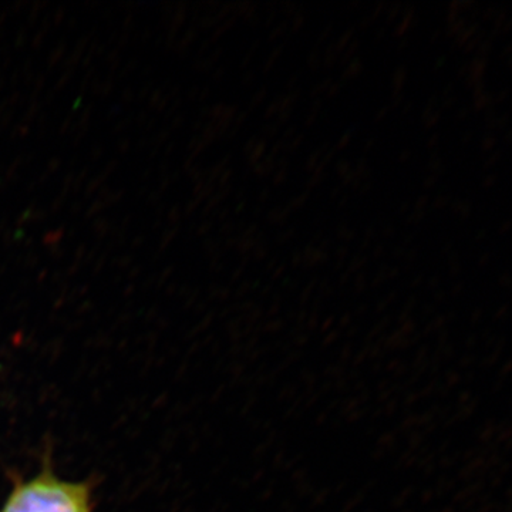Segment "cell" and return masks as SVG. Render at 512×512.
Wrapping results in <instances>:
<instances>
[{"label":"cell","mask_w":512,"mask_h":512,"mask_svg":"<svg viewBox=\"0 0 512 512\" xmlns=\"http://www.w3.org/2000/svg\"><path fill=\"white\" fill-rule=\"evenodd\" d=\"M0 512H92V495L86 483L64 481L47 468L16 484Z\"/></svg>","instance_id":"1"}]
</instances>
